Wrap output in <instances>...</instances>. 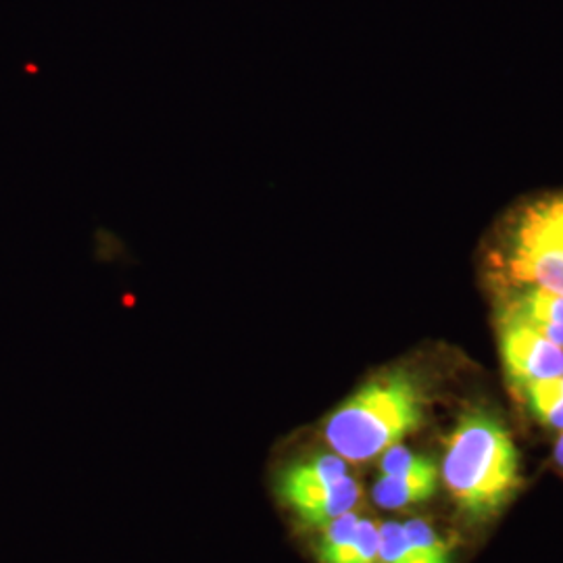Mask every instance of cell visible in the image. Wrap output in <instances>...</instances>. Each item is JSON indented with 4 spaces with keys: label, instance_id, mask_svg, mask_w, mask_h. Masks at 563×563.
<instances>
[{
    "label": "cell",
    "instance_id": "obj_1",
    "mask_svg": "<svg viewBox=\"0 0 563 563\" xmlns=\"http://www.w3.org/2000/svg\"><path fill=\"white\" fill-rule=\"evenodd\" d=\"M443 476L465 514H497L520 484V460L509 432L483 411L465 416L446 444Z\"/></svg>",
    "mask_w": 563,
    "mask_h": 563
},
{
    "label": "cell",
    "instance_id": "obj_2",
    "mask_svg": "<svg viewBox=\"0 0 563 563\" xmlns=\"http://www.w3.org/2000/svg\"><path fill=\"white\" fill-rule=\"evenodd\" d=\"M423 399L401 369L383 374L342 402L325 422V441L349 462H367L420 428Z\"/></svg>",
    "mask_w": 563,
    "mask_h": 563
},
{
    "label": "cell",
    "instance_id": "obj_3",
    "mask_svg": "<svg viewBox=\"0 0 563 563\" xmlns=\"http://www.w3.org/2000/svg\"><path fill=\"white\" fill-rule=\"evenodd\" d=\"M504 265L516 284L563 297V197L532 202L516 218Z\"/></svg>",
    "mask_w": 563,
    "mask_h": 563
},
{
    "label": "cell",
    "instance_id": "obj_4",
    "mask_svg": "<svg viewBox=\"0 0 563 563\" xmlns=\"http://www.w3.org/2000/svg\"><path fill=\"white\" fill-rule=\"evenodd\" d=\"M501 355L507 376L518 390L563 376L562 346L507 313L501 320Z\"/></svg>",
    "mask_w": 563,
    "mask_h": 563
},
{
    "label": "cell",
    "instance_id": "obj_5",
    "mask_svg": "<svg viewBox=\"0 0 563 563\" xmlns=\"http://www.w3.org/2000/svg\"><path fill=\"white\" fill-rule=\"evenodd\" d=\"M380 563H451L449 544L423 520L380 526Z\"/></svg>",
    "mask_w": 563,
    "mask_h": 563
},
{
    "label": "cell",
    "instance_id": "obj_6",
    "mask_svg": "<svg viewBox=\"0 0 563 563\" xmlns=\"http://www.w3.org/2000/svg\"><path fill=\"white\" fill-rule=\"evenodd\" d=\"M362 497V488L349 474L320 490L302 493L299 497H292L286 504L295 509V514L307 526L323 528L332 520L341 518L342 514H349Z\"/></svg>",
    "mask_w": 563,
    "mask_h": 563
},
{
    "label": "cell",
    "instance_id": "obj_7",
    "mask_svg": "<svg viewBox=\"0 0 563 563\" xmlns=\"http://www.w3.org/2000/svg\"><path fill=\"white\" fill-rule=\"evenodd\" d=\"M507 316L530 325L544 339L563 346V297L530 286L505 311Z\"/></svg>",
    "mask_w": 563,
    "mask_h": 563
},
{
    "label": "cell",
    "instance_id": "obj_8",
    "mask_svg": "<svg viewBox=\"0 0 563 563\" xmlns=\"http://www.w3.org/2000/svg\"><path fill=\"white\" fill-rule=\"evenodd\" d=\"M437 465L432 460L397 476H383L374 486V501L384 509L423 504L437 493Z\"/></svg>",
    "mask_w": 563,
    "mask_h": 563
},
{
    "label": "cell",
    "instance_id": "obj_9",
    "mask_svg": "<svg viewBox=\"0 0 563 563\" xmlns=\"http://www.w3.org/2000/svg\"><path fill=\"white\" fill-rule=\"evenodd\" d=\"M346 474V460H342L341 455H318L313 460L288 465L280 474L278 493L284 501H288L302 493L325 488Z\"/></svg>",
    "mask_w": 563,
    "mask_h": 563
},
{
    "label": "cell",
    "instance_id": "obj_10",
    "mask_svg": "<svg viewBox=\"0 0 563 563\" xmlns=\"http://www.w3.org/2000/svg\"><path fill=\"white\" fill-rule=\"evenodd\" d=\"M522 393L539 420L563 428V376L528 384Z\"/></svg>",
    "mask_w": 563,
    "mask_h": 563
},
{
    "label": "cell",
    "instance_id": "obj_11",
    "mask_svg": "<svg viewBox=\"0 0 563 563\" xmlns=\"http://www.w3.org/2000/svg\"><path fill=\"white\" fill-rule=\"evenodd\" d=\"M380 553V528L369 520H360L349 543L323 563H376Z\"/></svg>",
    "mask_w": 563,
    "mask_h": 563
},
{
    "label": "cell",
    "instance_id": "obj_12",
    "mask_svg": "<svg viewBox=\"0 0 563 563\" xmlns=\"http://www.w3.org/2000/svg\"><path fill=\"white\" fill-rule=\"evenodd\" d=\"M428 460H430V457L409 453L407 449L395 444V446H390L388 451H384L380 470H383V476H397V474H405V472H409V470L420 467V465H423Z\"/></svg>",
    "mask_w": 563,
    "mask_h": 563
},
{
    "label": "cell",
    "instance_id": "obj_13",
    "mask_svg": "<svg viewBox=\"0 0 563 563\" xmlns=\"http://www.w3.org/2000/svg\"><path fill=\"white\" fill-rule=\"evenodd\" d=\"M555 457H558V462L563 467V437L558 441V446H555Z\"/></svg>",
    "mask_w": 563,
    "mask_h": 563
}]
</instances>
